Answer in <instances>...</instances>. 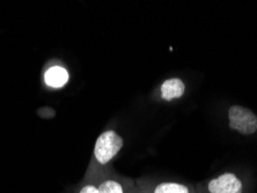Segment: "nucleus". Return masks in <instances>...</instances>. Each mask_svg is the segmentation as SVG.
<instances>
[{
	"mask_svg": "<svg viewBox=\"0 0 257 193\" xmlns=\"http://www.w3.org/2000/svg\"><path fill=\"white\" fill-rule=\"evenodd\" d=\"M124 147V138L115 128L108 127L97 137L94 145L89 163L84 176L96 177L110 169L115 158L118 156Z\"/></svg>",
	"mask_w": 257,
	"mask_h": 193,
	"instance_id": "f257e3e1",
	"label": "nucleus"
},
{
	"mask_svg": "<svg viewBox=\"0 0 257 193\" xmlns=\"http://www.w3.org/2000/svg\"><path fill=\"white\" fill-rule=\"evenodd\" d=\"M197 193H251L250 178L240 170H224L195 183Z\"/></svg>",
	"mask_w": 257,
	"mask_h": 193,
	"instance_id": "f03ea898",
	"label": "nucleus"
},
{
	"mask_svg": "<svg viewBox=\"0 0 257 193\" xmlns=\"http://www.w3.org/2000/svg\"><path fill=\"white\" fill-rule=\"evenodd\" d=\"M136 185L143 193H197L195 183L159 176H141Z\"/></svg>",
	"mask_w": 257,
	"mask_h": 193,
	"instance_id": "7ed1b4c3",
	"label": "nucleus"
},
{
	"mask_svg": "<svg viewBox=\"0 0 257 193\" xmlns=\"http://www.w3.org/2000/svg\"><path fill=\"white\" fill-rule=\"evenodd\" d=\"M226 120L230 130L241 135H252L257 132V115L243 105H229L226 111Z\"/></svg>",
	"mask_w": 257,
	"mask_h": 193,
	"instance_id": "20e7f679",
	"label": "nucleus"
},
{
	"mask_svg": "<svg viewBox=\"0 0 257 193\" xmlns=\"http://www.w3.org/2000/svg\"><path fill=\"white\" fill-rule=\"evenodd\" d=\"M95 178L100 193H131L137 186L136 178L119 173L114 166Z\"/></svg>",
	"mask_w": 257,
	"mask_h": 193,
	"instance_id": "39448f33",
	"label": "nucleus"
},
{
	"mask_svg": "<svg viewBox=\"0 0 257 193\" xmlns=\"http://www.w3.org/2000/svg\"><path fill=\"white\" fill-rule=\"evenodd\" d=\"M188 85L184 79L172 77L166 79L153 92V98L161 102H173L186 96Z\"/></svg>",
	"mask_w": 257,
	"mask_h": 193,
	"instance_id": "423d86ee",
	"label": "nucleus"
},
{
	"mask_svg": "<svg viewBox=\"0 0 257 193\" xmlns=\"http://www.w3.org/2000/svg\"><path fill=\"white\" fill-rule=\"evenodd\" d=\"M43 80L49 88H63L70 80V72L65 66L54 64V65L47 67L43 74Z\"/></svg>",
	"mask_w": 257,
	"mask_h": 193,
	"instance_id": "0eeeda50",
	"label": "nucleus"
},
{
	"mask_svg": "<svg viewBox=\"0 0 257 193\" xmlns=\"http://www.w3.org/2000/svg\"><path fill=\"white\" fill-rule=\"evenodd\" d=\"M66 193H100L95 177L84 176L78 184L70 187Z\"/></svg>",
	"mask_w": 257,
	"mask_h": 193,
	"instance_id": "6e6552de",
	"label": "nucleus"
},
{
	"mask_svg": "<svg viewBox=\"0 0 257 193\" xmlns=\"http://www.w3.org/2000/svg\"><path fill=\"white\" fill-rule=\"evenodd\" d=\"M131 193H143L141 190H139V188L137 187V186H136V188H135V190L134 191H132Z\"/></svg>",
	"mask_w": 257,
	"mask_h": 193,
	"instance_id": "1a4fd4ad",
	"label": "nucleus"
}]
</instances>
